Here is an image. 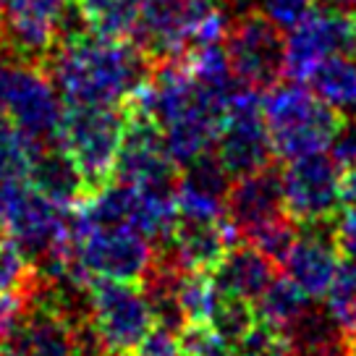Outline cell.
I'll list each match as a JSON object with an SVG mask.
<instances>
[{"instance_id":"1","label":"cell","mask_w":356,"mask_h":356,"mask_svg":"<svg viewBox=\"0 0 356 356\" xmlns=\"http://www.w3.org/2000/svg\"><path fill=\"white\" fill-rule=\"evenodd\" d=\"M42 68L66 105H123L147 81L152 63L129 40L81 32L60 40Z\"/></svg>"},{"instance_id":"2","label":"cell","mask_w":356,"mask_h":356,"mask_svg":"<svg viewBox=\"0 0 356 356\" xmlns=\"http://www.w3.org/2000/svg\"><path fill=\"white\" fill-rule=\"evenodd\" d=\"M262 118L273 152L280 160L325 152L346 121L343 113L291 79L267 89L262 97Z\"/></svg>"},{"instance_id":"3","label":"cell","mask_w":356,"mask_h":356,"mask_svg":"<svg viewBox=\"0 0 356 356\" xmlns=\"http://www.w3.org/2000/svg\"><path fill=\"white\" fill-rule=\"evenodd\" d=\"M228 16L220 0H142L134 44L149 63L189 53L204 42H222Z\"/></svg>"},{"instance_id":"4","label":"cell","mask_w":356,"mask_h":356,"mask_svg":"<svg viewBox=\"0 0 356 356\" xmlns=\"http://www.w3.org/2000/svg\"><path fill=\"white\" fill-rule=\"evenodd\" d=\"M63 97L40 63L0 53V113L34 152L58 145Z\"/></svg>"},{"instance_id":"5","label":"cell","mask_w":356,"mask_h":356,"mask_svg":"<svg viewBox=\"0 0 356 356\" xmlns=\"http://www.w3.org/2000/svg\"><path fill=\"white\" fill-rule=\"evenodd\" d=\"M126 129L123 105H66L58 145L84 178L87 194L113 181Z\"/></svg>"},{"instance_id":"6","label":"cell","mask_w":356,"mask_h":356,"mask_svg":"<svg viewBox=\"0 0 356 356\" xmlns=\"http://www.w3.org/2000/svg\"><path fill=\"white\" fill-rule=\"evenodd\" d=\"M74 267L84 280L113 278L139 283L155 262V244L131 225H87L71 212Z\"/></svg>"},{"instance_id":"7","label":"cell","mask_w":356,"mask_h":356,"mask_svg":"<svg viewBox=\"0 0 356 356\" xmlns=\"http://www.w3.org/2000/svg\"><path fill=\"white\" fill-rule=\"evenodd\" d=\"M3 53L42 66L60 40L87 32L76 0H8L0 11Z\"/></svg>"},{"instance_id":"8","label":"cell","mask_w":356,"mask_h":356,"mask_svg":"<svg viewBox=\"0 0 356 356\" xmlns=\"http://www.w3.org/2000/svg\"><path fill=\"white\" fill-rule=\"evenodd\" d=\"M87 309L105 354L131 356L139 341L155 325V314L142 286L129 280L89 278Z\"/></svg>"},{"instance_id":"9","label":"cell","mask_w":356,"mask_h":356,"mask_svg":"<svg viewBox=\"0 0 356 356\" xmlns=\"http://www.w3.org/2000/svg\"><path fill=\"white\" fill-rule=\"evenodd\" d=\"M222 42L236 84L262 92L286 79V37L262 11L234 16Z\"/></svg>"},{"instance_id":"10","label":"cell","mask_w":356,"mask_h":356,"mask_svg":"<svg viewBox=\"0 0 356 356\" xmlns=\"http://www.w3.org/2000/svg\"><path fill=\"white\" fill-rule=\"evenodd\" d=\"M212 152L220 160V165L225 168L231 181L273 165L275 152H273L265 118H262L259 89L238 84L231 92Z\"/></svg>"},{"instance_id":"11","label":"cell","mask_w":356,"mask_h":356,"mask_svg":"<svg viewBox=\"0 0 356 356\" xmlns=\"http://www.w3.org/2000/svg\"><path fill=\"white\" fill-rule=\"evenodd\" d=\"M356 56V13L343 8H312L289 29L286 37V79L307 81L323 60Z\"/></svg>"},{"instance_id":"12","label":"cell","mask_w":356,"mask_h":356,"mask_svg":"<svg viewBox=\"0 0 356 356\" xmlns=\"http://www.w3.org/2000/svg\"><path fill=\"white\" fill-rule=\"evenodd\" d=\"M126 129L113 181L142 189H176L178 165L170 157L157 121L134 102H123Z\"/></svg>"},{"instance_id":"13","label":"cell","mask_w":356,"mask_h":356,"mask_svg":"<svg viewBox=\"0 0 356 356\" xmlns=\"http://www.w3.org/2000/svg\"><path fill=\"white\" fill-rule=\"evenodd\" d=\"M338 181L341 165L327 149L286 160V168L280 173L286 212L296 222L333 220L341 210Z\"/></svg>"},{"instance_id":"14","label":"cell","mask_w":356,"mask_h":356,"mask_svg":"<svg viewBox=\"0 0 356 356\" xmlns=\"http://www.w3.org/2000/svg\"><path fill=\"white\" fill-rule=\"evenodd\" d=\"M286 202L280 173L273 165L254 170L249 176L234 178L225 197V218L241 236V241H252L267 225L286 218Z\"/></svg>"},{"instance_id":"15","label":"cell","mask_w":356,"mask_h":356,"mask_svg":"<svg viewBox=\"0 0 356 356\" xmlns=\"http://www.w3.org/2000/svg\"><path fill=\"white\" fill-rule=\"evenodd\" d=\"M343 257L333 238V220L299 222V236L283 259V273L309 299H325Z\"/></svg>"},{"instance_id":"16","label":"cell","mask_w":356,"mask_h":356,"mask_svg":"<svg viewBox=\"0 0 356 356\" xmlns=\"http://www.w3.org/2000/svg\"><path fill=\"white\" fill-rule=\"evenodd\" d=\"M275 267L278 265L262 254L252 241H238L220 257V262L212 267L210 275L220 293L254 304L257 296L275 278Z\"/></svg>"},{"instance_id":"17","label":"cell","mask_w":356,"mask_h":356,"mask_svg":"<svg viewBox=\"0 0 356 356\" xmlns=\"http://www.w3.org/2000/svg\"><path fill=\"white\" fill-rule=\"evenodd\" d=\"M283 333L296 356H346L354 338L323 299H312Z\"/></svg>"},{"instance_id":"18","label":"cell","mask_w":356,"mask_h":356,"mask_svg":"<svg viewBox=\"0 0 356 356\" xmlns=\"http://www.w3.org/2000/svg\"><path fill=\"white\" fill-rule=\"evenodd\" d=\"M26 178L34 189L42 191L47 200L58 202L63 207H74L76 202L87 197L84 178L79 176L76 165L71 163V157L63 152L60 145L37 149L32 155V165H29Z\"/></svg>"},{"instance_id":"19","label":"cell","mask_w":356,"mask_h":356,"mask_svg":"<svg viewBox=\"0 0 356 356\" xmlns=\"http://www.w3.org/2000/svg\"><path fill=\"white\" fill-rule=\"evenodd\" d=\"M309 89L346 118L356 115V56H333L307 79Z\"/></svg>"},{"instance_id":"20","label":"cell","mask_w":356,"mask_h":356,"mask_svg":"<svg viewBox=\"0 0 356 356\" xmlns=\"http://www.w3.org/2000/svg\"><path fill=\"white\" fill-rule=\"evenodd\" d=\"M76 8L89 34L105 40H131L142 0H76Z\"/></svg>"},{"instance_id":"21","label":"cell","mask_w":356,"mask_h":356,"mask_svg":"<svg viewBox=\"0 0 356 356\" xmlns=\"http://www.w3.org/2000/svg\"><path fill=\"white\" fill-rule=\"evenodd\" d=\"M309 301V296L293 280L286 278V275H275V278L270 280V286L257 296L252 307H254V317L259 323H267L273 325V327H278V330H286L293 323V317Z\"/></svg>"},{"instance_id":"22","label":"cell","mask_w":356,"mask_h":356,"mask_svg":"<svg viewBox=\"0 0 356 356\" xmlns=\"http://www.w3.org/2000/svg\"><path fill=\"white\" fill-rule=\"evenodd\" d=\"M37 286L40 275L29 254L13 238L0 236V296H22L29 301Z\"/></svg>"},{"instance_id":"23","label":"cell","mask_w":356,"mask_h":356,"mask_svg":"<svg viewBox=\"0 0 356 356\" xmlns=\"http://www.w3.org/2000/svg\"><path fill=\"white\" fill-rule=\"evenodd\" d=\"M323 301L338 317V323L351 335H356V262H346V259L341 262V270L335 273Z\"/></svg>"},{"instance_id":"24","label":"cell","mask_w":356,"mask_h":356,"mask_svg":"<svg viewBox=\"0 0 356 356\" xmlns=\"http://www.w3.org/2000/svg\"><path fill=\"white\" fill-rule=\"evenodd\" d=\"M234 354L236 356H296V351L289 343V338H286L283 330L254 320L252 327L234 343Z\"/></svg>"},{"instance_id":"25","label":"cell","mask_w":356,"mask_h":356,"mask_svg":"<svg viewBox=\"0 0 356 356\" xmlns=\"http://www.w3.org/2000/svg\"><path fill=\"white\" fill-rule=\"evenodd\" d=\"M34 149L0 113V178H26Z\"/></svg>"},{"instance_id":"26","label":"cell","mask_w":356,"mask_h":356,"mask_svg":"<svg viewBox=\"0 0 356 356\" xmlns=\"http://www.w3.org/2000/svg\"><path fill=\"white\" fill-rule=\"evenodd\" d=\"M178 343L184 356H236L234 346L210 325H184L178 330Z\"/></svg>"},{"instance_id":"27","label":"cell","mask_w":356,"mask_h":356,"mask_svg":"<svg viewBox=\"0 0 356 356\" xmlns=\"http://www.w3.org/2000/svg\"><path fill=\"white\" fill-rule=\"evenodd\" d=\"M296 236H299V222L293 220L291 215H286V218H280L278 222L267 225L265 231H259V234L252 238V244L280 267L283 259H286V254L291 252L293 241H296Z\"/></svg>"},{"instance_id":"28","label":"cell","mask_w":356,"mask_h":356,"mask_svg":"<svg viewBox=\"0 0 356 356\" xmlns=\"http://www.w3.org/2000/svg\"><path fill=\"white\" fill-rule=\"evenodd\" d=\"M131 356H181L178 333L165 325H152L149 333L134 348Z\"/></svg>"},{"instance_id":"29","label":"cell","mask_w":356,"mask_h":356,"mask_svg":"<svg viewBox=\"0 0 356 356\" xmlns=\"http://www.w3.org/2000/svg\"><path fill=\"white\" fill-rule=\"evenodd\" d=\"M312 8H314V0H259V11L270 22L278 24L280 29H291Z\"/></svg>"},{"instance_id":"30","label":"cell","mask_w":356,"mask_h":356,"mask_svg":"<svg viewBox=\"0 0 356 356\" xmlns=\"http://www.w3.org/2000/svg\"><path fill=\"white\" fill-rule=\"evenodd\" d=\"M333 238L346 262H356V207H341L333 218Z\"/></svg>"},{"instance_id":"31","label":"cell","mask_w":356,"mask_h":356,"mask_svg":"<svg viewBox=\"0 0 356 356\" xmlns=\"http://www.w3.org/2000/svg\"><path fill=\"white\" fill-rule=\"evenodd\" d=\"M338 197H341V207H356V163L341 168Z\"/></svg>"},{"instance_id":"32","label":"cell","mask_w":356,"mask_h":356,"mask_svg":"<svg viewBox=\"0 0 356 356\" xmlns=\"http://www.w3.org/2000/svg\"><path fill=\"white\" fill-rule=\"evenodd\" d=\"M327 6H333V8H343V11H354V13H356V0H327Z\"/></svg>"},{"instance_id":"33","label":"cell","mask_w":356,"mask_h":356,"mask_svg":"<svg viewBox=\"0 0 356 356\" xmlns=\"http://www.w3.org/2000/svg\"><path fill=\"white\" fill-rule=\"evenodd\" d=\"M346 356H356V335L351 338V343H348V351H346Z\"/></svg>"},{"instance_id":"34","label":"cell","mask_w":356,"mask_h":356,"mask_svg":"<svg viewBox=\"0 0 356 356\" xmlns=\"http://www.w3.org/2000/svg\"><path fill=\"white\" fill-rule=\"evenodd\" d=\"M0 53H3V29H0Z\"/></svg>"},{"instance_id":"35","label":"cell","mask_w":356,"mask_h":356,"mask_svg":"<svg viewBox=\"0 0 356 356\" xmlns=\"http://www.w3.org/2000/svg\"><path fill=\"white\" fill-rule=\"evenodd\" d=\"M6 3H8V0H0V11H3V6H6Z\"/></svg>"},{"instance_id":"36","label":"cell","mask_w":356,"mask_h":356,"mask_svg":"<svg viewBox=\"0 0 356 356\" xmlns=\"http://www.w3.org/2000/svg\"><path fill=\"white\" fill-rule=\"evenodd\" d=\"M102 356H115V354H102Z\"/></svg>"},{"instance_id":"37","label":"cell","mask_w":356,"mask_h":356,"mask_svg":"<svg viewBox=\"0 0 356 356\" xmlns=\"http://www.w3.org/2000/svg\"><path fill=\"white\" fill-rule=\"evenodd\" d=\"M181 356H184V354H181Z\"/></svg>"}]
</instances>
